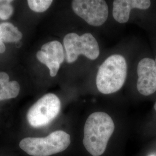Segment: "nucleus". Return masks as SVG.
Here are the masks:
<instances>
[{
	"label": "nucleus",
	"instance_id": "nucleus-7",
	"mask_svg": "<svg viewBox=\"0 0 156 156\" xmlns=\"http://www.w3.org/2000/svg\"><path fill=\"white\" fill-rule=\"evenodd\" d=\"M136 87L139 93L148 96L156 91V63L151 58H142L137 67Z\"/></svg>",
	"mask_w": 156,
	"mask_h": 156
},
{
	"label": "nucleus",
	"instance_id": "nucleus-4",
	"mask_svg": "<svg viewBox=\"0 0 156 156\" xmlns=\"http://www.w3.org/2000/svg\"><path fill=\"white\" fill-rule=\"evenodd\" d=\"M63 42L68 63L76 61L80 55L91 60L97 59L100 55L98 44L91 34H84L80 36L76 33L68 34Z\"/></svg>",
	"mask_w": 156,
	"mask_h": 156
},
{
	"label": "nucleus",
	"instance_id": "nucleus-16",
	"mask_svg": "<svg viewBox=\"0 0 156 156\" xmlns=\"http://www.w3.org/2000/svg\"><path fill=\"white\" fill-rule=\"evenodd\" d=\"M155 62H156V61H155Z\"/></svg>",
	"mask_w": 156,
	"mask_h": 156
},
{
	"label": "nucleus",
	"instance_id": "nucleus-8",
	"mask_svg": "<svg viewBox=\"0 0 156 156\" xmlns=\"http://www.w3.org/2000/svg\"><path fill=\"white\" fill-rule=\"evenodd\" d=\"M37 57L41 63L46 65L50 71L51 77L56 76L60 66L64 60L62 45L57 41H53L43 45L37 53Z\"/></svg>",
	"mask_w": 156,
	"mask_h": 156
},
{
	"label": "nucleus",
	"instance_id": "nucleus-2",
	"mask_svg": "<svg viewBox=\"0 0 156 156\" xmlns=\"http://www.w3.org/2000/svg\"><path fill=\"white\" fill-rule=\"evenodd\" d=\"M127 66L125 58L113 55L101 65L96 78L98 91L104 94L117 92L123 87L127 77Z\"/></svg>",
	"mask_w": 156,
	"mask_h": 156
},
{
	"label": "nucleus",
	"instance_id": "nucleus-12",
	"mask_svg": "<svg viewBox=\"0 0 156 156\" xmlns=\"http://www.w3.org/2000/svg\"><path fill=\"white\" fill-rule=\"evenodd\" d=\"M30 8L36 12L46 11L51 5L53 1L51 0H28L27 1Z\"/></svg>",
	"mask_w": 156,
	"mask_h": 156
},
{
	"label": "nucleus",
	"instance_id": "nucleus-5",
	"mask_svg": "<svg viewBox=\"0 0 156 156\" xmlns=\"http://www.w3.org/2000/svg\"><path fill=\"white\" fill-rule=\"evenodd\" d=\"M60 109L61 102L56 95H44L29 109L27 115L28 123L35 128L46 126L57 116Z\"/></svg>",
	"mask_w": 156,
	"mask_h": 156
},
{
	"label": "nucleus",
	"instance_id": "nucleus-1",
	"mask_svg": "<svg viewBox=\"0 0 156 156\" xmlns=\"http://www.w3.org/2000/svg\"><path fill=\"white\" fill-rule=\"evenodd\" d=\"M115 128V123L108 113L102 112L91 113L84 127L83 144L86 151L91 156L102 155Z\"/></svg>",
	"mask_w": 156,
	"mask_h": 156
},
{
	"label": "nucleus",
	"instance_id": "nucleus-11",
	"mask_svg": "<svg viewBox=\"0 0 156 156\" xmlns=\"http://www.w3.org/2000/svg\"><path fill=\"white\" fill-rule=\"evenodd\" d=\"M22 38V34L10 23L0 24V38L4 42H18Z\"/></svg>",
	"mask_w": 156,
	"mask_h": 156
},
{
	"label": "nucleus",
	"instance_id": "nucleus-15",
	"mask_svg": "<svg viewBox=\"0 0 156 156\" xmlns=\"http://www.w3.org/2000/svg\"><path fill=\"white\" fill-rule=\"evenodd\" d=\"M154 109H155V111H156V102L155 104H154Z\"/></svg>",
	"mask_w": 156,
	"mask_h": 156
},
{
	"label": "nucleus",
	"instance_id": "nucleus-17",
	"mask_svg": "<svg viewBox=\"0 0 156 156\" xmlns=\"http://www.w3.org/2000/svg\"></svg>",
	"mask_w": 156,
	"mask_h": 156
},
{
	"label": "nucleus",
	"instance_id": "nucleus-14",
	"mask_svg": "<svg viewBox=\"0 0 156 156\" xmlns=\"http://www.w3.org/2000/svg\"><path fill=\"white\" fill-rule=\"evenodd\" d=\"M5 51V46L4 42L0 38V53H3Z\"/></svg>",
	"mask_w": 156,
	"mask_h": 156
},
{
	"label": "nucleus",
	"instance_id": "nucleus-10",
	"mask_svg": "<svg viewBox=\"0 0 156 156\" xmlns=\"http://www.w3.org/2000/svg\"><path fill=\"white\" fill-rule=\"evenodd\" d=\"M20 91V86L16 81H10L9 75L0 72V101L16 97Z\"/></svg>",
	"mask_w": 156,
	"mask_h": 156
},
{
	"label": "nucleus",
	"instance_id": "nucleus-9",
	"mask_svg": "<svg viewBox=\"0 0 156 156\" xmlns=\"http://www.w3.org/2000/svg\"><path fill=\"white\" fill-rule=\"evenodd\" d=\"M151 5L149 0H115L113 3V16L117 22L125 23L129 20L131 9L146 10Z\"/></svg>",
	"mask_w": 156,
	"mask_h": 156
},
{
	"label": "nucleus",
	"instance_id": "nucleus-13",
	"mask_svg": "<svg viewBox=\"0 0 156 156\" xmlns=\"http://www.w3.org/2000/svg\"><path fill=\"white\" fill-rule=\"evenodd\" d=\"M12 1L0 0V19H8L13 13V8L11 5Z\"/></svg>",
	"mask_w": 156,
	"mask_h": 156
},
{
	"label": "nucleus",
	"instance_id": "nucleus-6",
	"mask_svg": "<svg viewBox=\"0 0 156 156\" xmlns=\"http://www.w3.org/2000/svg\"><path fill=\"white\" fill-rule=\"evenodd\" d=\"M73 11L78 16L93 26H100L108 17V7L104 0H74Z\"/></svg>",
	"mask_w": 156,
	"mask_h": 156
},
{
	"label": "nucleus",
	"instance_id": "nucleus-3",
	"mask_svg": "<svg viewBox=\"0 0 156 156\" xmlns=\"http://www.w3.org/2000/svg\"><path fill=\"white\" fill-rule=\"evenodd\" d=\"M70 144V135L59 130L45 138H26L20 141L19 146L31 156H49L66 150Z\"/></svg>",
	"mask_w": 156,
	"mask_h": 156
}]
</instances>
